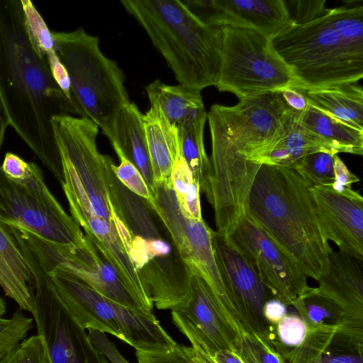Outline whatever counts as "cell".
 Here are the masks:
<instances>
[{"mask_svg": "<svg viewBox=\"0 0 363 363\" xmlns=\"http://www.w3.org/2000/svg\"><path fill=\"white\" fill-rule=\"evenodd\" d=\"M0 99L9 125L61 183L51 120L74 111L32 39L21 0H0Z\"/></svg>", "mask_w": 363, "mask_h": 363, "instance_id": "6da1fadb", "label": "cell"}, {"mask_svg": "<svg viewBox=\"0 0 363 363\" xmlns=\"http://www.w3.org/2000/svg\"><path fill=\"white\" fill-rule=\"evenodd\" d=\"M296 114L280 91L242 99L233 106L211 107V155L203 193L214 209L227 214L243 211L262 160L287 133Z\"/></svg>", "mask_w": 363, "mask_h": 363, "instance_id": "7a4b0ae2", "label": "cell"}, {"mask_svg": "<svg viewBox=\"0 0 363 363\" xmlns=\"http://www.w3.org/2000/svg\"><path fill=\"white\" fill-rule=\"evenodd\" d=\"M289 21L271 43L290 69L294 89L311 91L363 77V1L328 8L325 0H284Z\"/></svg>", "mask_w": 363, "mask_h": 363, "instance_id": "3957f363", "label": "cell"}, {"mask_svg": "<svg viewBox=\"0 0 363 363\" xmlns=\"http://www.w3.org/2000/svg\"><path fill=\"white\" fill-rule=\"evenodd\" d=\"M293 169L261 164L244 206V216L294 257L316 281L328 270L331 247L325 238L310 191Z\"/></svg>", "mask_w": 363, "mask_h": 363, "instance_id": "277c9868", "label": "cell"}, {"mask_svg": "<svg viewBox=\"0 0 363 363\" xmlns=\"http://www.w3.org/2000/svg\"><path fill=\"white\" fill-rule=\"evenodd\" d=\"M179 84L199 90L216 86L223 28L201 23L180 0H122Z\"/></svg>", "mask_w": 363, "mask_h": 363, "instance_id": "5b68a950", "label": "cell"}, {"mask_svg": "<svg viewBox=\"0 0 363 363\" xmlns=\"http://www.w3.org/2000/svg\"><path fill=\"white\" fill-rule=\"evenodd\" d=\"M52 36L69 77L74 113L91 121L111 141L117 117L130 102L121 69L101 51L98 37L82 28L52 30Z\"/></svg>", "mask_w": 363, "mask_h": 363, "instance_id": "8992f818", "label": "cell"}, {"mask_svg": "<svg viewBox=\"0 0 363 363\" xmlns=\"http://www.w3.org/2000/svg\"><path fill=\"white\" fill-rule=\"evenodd\" d=\"M40 265L61 300L84 329L108 333L135 351L163 352L177 345L152 313L106 298L61 269Z\"/></svg>", "mask_w": 363, "mask_h": 363, "instance_id": "52a82bcc", "label": "cell"}, {"mask_svg": "<svg viewBox=\"0 0 363 363\" xmlns=\"http://www.w3.org/2000/svg\"><path fill=\"white\" fill-rule=\"evenodd\" d=\"M295 79L274 50L270 38L252 28L225 26L215 86L240 100L294 88Z\"/></svg>", "mask_w": 363, "mask_h": 363, "instance_id": "ba28073f", "label": "cell"}, {"mask_svg": "<svg viewBox=\"0 0 363 363\" xmlns=\"http://www.w3.org/2000/svg\"><path fill=\"white\" fill-rule=\"evenodd\" d=\"M0 221L18 224L53 244L81 247L86 241L79 225L49 190L36 164L24 182L8 177L0 166Z\"/></svg>", "mask_w": 363, "mask_h": 363, "instance_id": "9c48e42d", "label": "cell"}, {"mask_svg": "<svg viewBox=\"0 0 363 363\" xmlns=\"http://www.w3.org/2000/svg\"><path fill=\"white\" fill-rule=\"evenodd\" d=\"M150 208L167 231L180 258L210 285L224 308L238 339L247 332L241 324L223 282L213 247V231L202 220L185 218L172 187L157 189Z\"/></svg>", "mask_w": 363, "mask_h": 363, "instance_id": "30bf717a", "label": "cell"}, {"mask_svg": "<svg viewBox=\"0 0 363 363\" xmlns=\"http://www.w3.org/2000/svg\"><path fill=\"white\" fill-rule=\"evenodd\" d=\"M26 259L34 277L31 313L51 363H109L61 300L48 272L32 255Z\"/></svg>", "mask_w": 363, "mask_h": 363, "instance_id": "8fae6325", "label": "cell"}, {"mask_svg": "<svg viewBox=\"0 0 363 363\" xmlns=\"http://www.w3.org/2000/svg\"><path fill=\"white\" fill-rule=\"evenodd\" d=\"M16 233L45 268L61 269L106 298L131 308L148 312L86 237L83 246L72 247L47 242L21 225L16 227Z\"/></svg>", "mask_w": 363, "mask_h": 363, "instance_id": "7c38bea8", "label": "cell"}, {"mask_svg": "<svg viewBox=\"0 0 363 363\" xmlns=\"http://www.w3.org/2000/svg\"><path fill=\"white\" fill-rule=\"evenodd\" d=\"M98 128L92 124L76 125L62 131L56 144L61 164L75 174L94 212L119 230L123 221L111 191L113 162L98 150Z\"/></svg>", "mask_w": 363, "mask_h": 363, "instance_id": "4fadbf2b", "label": "cell"}, {"mask_svg": "<svg viewBox=\"0 0 363 363\" xmlns=\"http://www.w3.org/2000/svg\"><path fill=\"white\" fill-rule=\"evenodd\" d=\"M62 187L72 218L99 253L114 267L122 281L141 306L152 311V303L140 276L130 257L133 239L96 214L82 184L71 169L62 165Z\"/></svg>", "mask_w": 363, "mask_h": 363, "instance_id": "5bb4252c", "label": "cell"}, {"mask_svg": "<svg viewBox=\"0 0 363 363\" xmlns=\"http://www.w3.org/2000/svg\"><path fill=\"white\" fill-rule=\"evenodd\" d=\"M212 242L223 282L241 324L247 333L272 345L273 328L262 310L267 300L277 296L227 235L213 231Z\"/></svg>", "mask_w": 363, "mask_h": 363, "instance_id": "9a60e30c", "label": "cell"}, {"mask_svg": "<svg viewBox=\"0 0 363 363\" xmlns=\"http://www.w3.org/2000/svg\"><path fill=\"white\" fill-rule=\"evenodd\" d=\"M227 235L267 287L285 303L290 305L309 287L294 257L245 216Z\"/></svg>", "mask_w": 363, "mask_h": 363, "instance_id": "2e32d148", "label": "cell"}, {"mask_svg": "<svg viewBox=\"0 0 363 363\" xmlns=\"http://www.w3.org/2000/svg\"><path fill=\"white\" fill-rule=\"evenodd\" d=\"M318 219L328 241L339 251L363 262V198L348 189L337 192L330 185L310 188Z\"/></svg>", "mask_w": 363, "mask_h": 363, "instance_id": "e0dca14e", "label": "cell"}, {"mask_svg": "<svg viewBox=\"0 0 363 363\" xmlns=\"http://www.w3.org/2000/svg\"><path fill=\"white\" fill-rule=\"evenodd\" d=\"M191 272L189 298L171 311L172 320L185 325L211 351L236 350L237 336L220 301L201 275Z\"/></svg>", "mask_w": 363, "mask_h": 363, "instance_id": "ac0fdd59", "label": "cell"}, {"mask_svg": "<svg viewBox=\"0 0 363 363\" xmlns=\"http://www.w3.org/2000/svg\"><path fill=\"white\" fill-rule=\"evenodd\" d=\"M291 363H363V323L315 328Z\"/></svg>", "mask_w": 363, "mask_h": 363, "instance_id": "d6986e66", "label": "cell"}, {"mask_svg": "<svg viewBox=\"0 0 363 363\" xmlns=\"http://www.w3.org/2000/svg\"><path fill=\"white\" fill-rule=\"evenodd\" d=\"M318 291L337 304L345 318L363 320V262L332 248Z\"/></svg>", "mask_w": 363, "mask_h": 363, "instance_id": "ffe728a7", "label": "cell"}, {"mask_svg": "<svg viewBox=\"0 0 363 363\" xmlns=\"http://www.w3.org/2000/svg\"><path fill=\"white\" fill-rule=\"evenodd\" d=\"M0 286L19 308H33L34 277L8 226L0 221Z\"/></svg>", "mask_w": 363, "mask_h": 363, "instance_id": "44dd1931", "label": "cell"}, {"mask_svg": "<svg viewBox=\"0 0 363 363\" xmlns=\"http://www.w3.org/2000/svg\"><path fill=\"white\" fill-rule=\"evenodd\" d=\"M144 127L155 186L171 182L173 166L181 155L177 128L156 106L144 114Z\"/></svg>", "mask_w": 363, "mask_h": 363, "instance_id": "7402d4cb", "label": "cell"}, {"mask_svg": "<svg viewBox=\"0 0 363 363\" xmlns=\"http://www.w3.org/2000/svg\"><path fill=\"white\" fill-rule=\"evenodd\" d=\"M111 143L138 169L154 197L155 186L145 137L144 114L135 103L130 102L120 111Z\"/></svg>", "mask_w": 363, "mask_h": 363, "instance_id": "603a6c76", "label": "cell"}, {"mask_svg": "<svg viewBox=\"0 0 363 363\" xmlns=\"http://www.w3.org/2000/svg\"><path fill=\"white\" fill-rule=\"evenodd\" d=\"M227 26L254 29L269 38L289 21L284 0H221Z\"/></svg>", "mask_w": 363, "mask_h": 363, "instance_id": "cb8c5ba5", "label": "cell"}, {"mask_svg": "<svg viewBox=\"0 0 363 363\" xmlns=\"http://www.w3.org/2000/svg\"><path fill=\"white\" fill-rule=\"evenodd\" d=\"M296 119L309 132L328 143L335 154L345 152L362 155L363 130L350 125L310 104L304 111L297 112Z\"/></svg>", "mask_w": 363, "mask_h": 363, "instance_id": "d4e9b609", "label": "cell"}, {"mask_svg": "<svg viewBox=\"0 0 363 363\" xmlns=\"http://www.w3.org/2000/svg\"><path fill=\"white\" fill-rule=\"evenodd\" d=\"M301 92L308 104L363 130V89L357 82Z\"/></svg>", "mask_w": 363, "mask_h": 363, "instance_id": "484cf974", "label": "cell"}, {"mask_svg": "<svg viewBox=\"0 0 363 363\" xmlns=\"http://www.w3.org/2000/svg\"><path fill=\"white\" fill-rule=\"evenodd\" d=\"M150 106H156L176 127L186 118L205 110L201 91L184 84L169 85L155 79L145 87Z\"/></svg>", "mask_w": 363, "mask_h": 363, "instance_id": "4316f807", "label": "cell"}, {"mask_svg": "<svg viewBox=\"0 0 363 363\" xmlns=\"http://www.w3.org/2000/svg\"><path fill=\"white\" fill-rule=\"evenodd\" d=\"M296 114L287 133L263 159L261 164L292 169L302 157L310 153L323 151L337 155L328 143L303 127L298 122Z\"/></svg>", "mask_w": 363, "mask_h": 363, "instance_id": "83f0119b", "label": "cell"}, {"mask_svg": "<svg viewBox=\"0 0 363 363\" xmlns=\"http://www.w3.org/2000/svg\"><path fill=\"white\" fill-rule=\"evenodd\" d=\"M207 120L206 110L199 111L177 126L182 156L202 190L209 166V157L203 143V130Z\"/></svg>", "mask_w": 363, "mask_h": 363, "instance_id": "f1b7e54d", "label": "cell"}, {"mask_svg": "<svg viewBox=\"0 0 363 363\" xmlns=\"http://www.w3.org/2000/svg\"><path fill=\"white\" fill-rule=\"evenodd\" d=\"M290 305L311 328L338 326L345 317L342 309L317 287L309 286Z\"/></svg>", "mask_w": 363, "mask_h": 363, "instance_id": "f546056e", "label": "cell"}, {"mask_svg": "<svg viewBox=\"0 0 363 363\" xmlns=\"http://www.w3.org/2000/svg\"><path fill=\"white\" fill-rule=\"evenodd\" d=\"M170 179L179 210L183 216L187 219L202 220L201 186L182 154L173 166Z\"/></svg>", "mask_w": 363, "mask_h": 363, "instance_id": "4dcf8cb0", "label": "cell"}, {"mask_svg": "<svg viewBox=\"0 0 363 363\" xmlns=\"http://www.w3.org/2000/svg\"><path fill=\"white\" fill-rule=\"evenodd\" d=\"M311 328L290 305L289 313L274 326L272 344L286 363L304 345Z\"/></svg>", "mask_w": 363, "mask_h": 363, "instance_id": "1f68e13d", "label": "cell"}, {"mask_svg": "<svg viewBox=\"0 0 363 363\" xmlns=\"http://www.w3.org/2000/svg\"><path fill=\"white\" fill-rule=\"evenodd\" d=\"M334 155L323 151L310 153L292 169L311 187L331 185L334 180Z\"/></svg>", "mask_w": 363, "mask_h": 363, "instance_id": "d6a6232c", "label": "cell"}, {"mask_svg": "<svg viewBox=\"0 0 363 363\" xmlns=\"http://www.w3.org/2000/svg\"><path fill=\"white\" fill-rule=\"evenodd\" d=\"M33 323V318L26 316L21 308L10 318L0 315V359L25 339Z\"/></svg>", "mask_w": 363, "mask_h": 363, "instance_id": "836d02e7", "label": "cell"}, {"mask_svg": "<svg viewBox=\"0 0 363 363\" xmlns=\"http://www.w3.org/2000/svg\"><path fill=\"white\" fill-rule=\"evenodd\" d=\"M236 350L246 363H286L271 344L252 334L245 335Z\"/></svg>", "mask_w": 363, "mask_h": 363, "instance_id": "e575fe53", "label": "cell"}, {"mask_svg": "<svg viewBox=\"0 0 363 363\" xmlns=\"http://www.w3.org/2000/svg\"><path fill=\"white\" fill-rule=\"evenodd\" d=\"M118 159L119 164H112V170L118 180L129 191L147 201L153 199L146 182L138 169L127 159L116 147H113Z\"/></svg>", "mask_w": 363, "mask_h": 363, "instance_id": "d590c367", "label": "cell"}, {"mask_svg": "<svg viewBox=\"0 0 363 363\" xmlns=\"http://www.w3.org/2000/svg\"><path fill=\"white\" fill-rule=\"evenodd\" d=\"M0 363H51L43 338L38 335L24 339L0 359Z\"/></svg>", "mask_w": 363, "mask_h": 363, "instance_id": "8d00e7d4", "label": "cell"}, {"mask_svg": "<svg viewBox=\"0 0 363 363\" xmlns=\"http://www.w3.org/2000/svg\"><path fill=\"white\" fill-rule=\"evenodd\" d=\"M35 163L26 162L18 155L7 152L1 166L4 173L10 179L24 182L32 176Z\"/></svg>", "mask_w": 363, "mask_h": 363, "instance_id": "74e56055", "label": "cell"}, {"mask_svg": "<svg viewBox=\"0 0 363 363\" xmlns=\"http://www.w3.org/2000/svg\"><path fill=\"white\" fill-rule=\"evenodd\" d=\"M138 363H190L186 346L177 343L171 350L158 352L135 351Z\"/></svg>", "mask_w": 363, "mask_h": 363, "instance_id": "f35d334b", "label": "cell"}, {"mask_svg": "<svg viewBox=\"0 0 363 363\" xmlns=\"http://www.w3.org/2000/svg\"><path fill=\"white\" fill-rule=\"evenodd\" d=\"M87 335L92 345L104 354L109 363H130L106 333L97 330L88 329Z\"/></svg>", "mask_w": 363, "mask_h": 363, "instance_id": "ab89813d", "label": "cell"}, {"mask_svg": "<svg viewBox=\"0 0 363 363\" xmlns=\"http://www.w3.org/2000/svg\"><path fill=\"white\" fill-rule=\"evenodd\" d=\"M45 57L55 81L65 96L71 102V84L65 67L59 58L55 50L48 52Z\"/></svg>", "mask_w": 363, "mask_h": 363, "instance_id": "60d3db41", "label": "cell"}, {"mask_svg": "<svg viewBox=\"0 0 363 363\" xmlns=\"http://www.w3.org/2000/svg\"><path fill=\"white\" fill-rule=\"evenodd\" d=\"M359 181L358 177L352 174L344 162L337 156L334 155V180L330 185L337 192H343L352 189V185Z\"/></svg>", "mask_w": 363, "mask_h": 363, "instance_id": "b9f144b4", "label": "cell"}, {"mask_svg": "<svg viewBox=\"0 0 363 363\" xmlns=\"http://www.w3.org/2000/svg\"><path fill=\"white\" fill-rule=\"evenodd\" d=\"M289 304L278 297H273L265 302L262 313L267 323L273 328L289 313Z\"/></svg>", "mask_w": 363, "mask_h": 363, "instance_id": "7bdbcfd3", "label": "cell"}, {"mask_svg": "<svg viewBox=\"0 0 363 363\" xmlns=\"http://www.w3.org/2000/svg\"><path fill=\"white\" fill-rule=\"evenodd\" d=\"M280 92L285 103L291 110L301 113L306 109L308 104V101L300 91L292 87H287Z\"/></svg>", "mask_w": 363, "mask_h": 363, "instance_id": "ee69618b", "label": "cell"}, {"mask_svg": "<svg viewBox=\"0 0 363 363\" xmlns=\"http://www.w3.org/2000/svg\"><path fill=\"white\" fill-rule=\"evenodd\" d=\"M191 346H186L190 363H216L208 352L193 338L186 337Z\"/></svg>", "mask_w": 363, "mask_h": 363, "instance_id": "f6af8a7d", "label": "cell"}, {"mask_svg": "<svg viewBox=\"0 0 363 363\" xmlns=\"http://www.w3.org/2000/svg\"><path fill=\"white\" fill-rule=\"evenodd\" d=\"M8 126L9 122L0 99V149L4 143L6 131Z\"/></svg>", "mask_w": 363, "mask_h": 363, "instance_id": "bcb514c9", "label": "cell"}, {"mask_svg": "<svg viewBox=\"0 0 363 363\" xmlns=\"http://www.w3.org/2000/svg\"><path fill=\"white\" fill-rule=\"evenodd\" d=\"M6 312V304L4 299L0 296V315H3Z\"/></svg>", "mask_w": 363, "mask_h": 363, "instance_id": "7dc6e473", "label": "cell"}]
</instances>
